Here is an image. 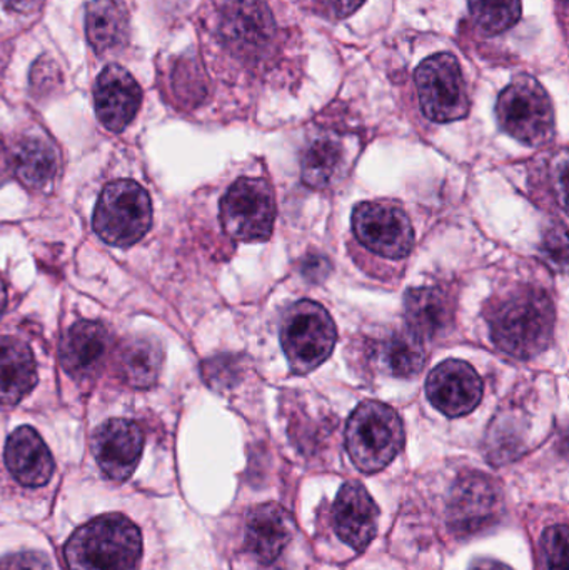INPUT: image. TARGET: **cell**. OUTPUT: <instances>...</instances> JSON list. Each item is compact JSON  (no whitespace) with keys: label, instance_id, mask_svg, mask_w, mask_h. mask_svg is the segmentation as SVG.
Masks as SVG:
<instances>
[{"label":"cell","instance_id":"obj_10","mask_svg":"<svg viewBox=\"0 0 569 570\" xmlns=\"http://www.w3.org/2000/svg\"><path fill=\"white\" fill-rule=\"evenodd\" d=\"M144 449V434L136 422L112 419L104 422L92 439L94 458L102 474L124 482L139 465Z\"/></svg>","mask_w":569,"mask_h":570},{"label":"cell","instance_id":"obj_5","mask_svg":"<svg viewBox=\"0 0 569 570\" xmlns=\"http://www.w3.org/2000/svg\"><path fill=\"white\" fill-rule=\"evenodd\" d=\"M497 117L508 136L527 146H543L553 137V104L547 90L533 77H517L500 94Z\"/></svg>","mask_w":569,"mask_h":570},{"label":"cell","instance_id":"obj_16","mask_svg":"<svg viewBox=\"0 0 569 570\" xmlns=\"http://www.w3.org/2000/svg\"><path fill=\"white\" fill-rule=\"evenodd\" d=\"M294 519L279 504H263L247 515L246 546L261 564H273L293 541Z\"/></svg>","mask_w":569,"mask_h":570},{"label":"cell","instance_id":"obj_17","mask_svg":"<svg viewBox=\"0 0 569 570\" xmlns=\"http://www.w3.org/2000/svg\"><path fill=\"white\" fill-rule=\"evenodd\" d=\"M109 351L110 335L104 325L89 321L77 322L60 342V362L72 377H96Z\"/></svg>","mask_w":569,"mask_h":570},{"label":"cell","instance_id":"obj_14","mask_svg":"<svg viewBox=\"0 0 569 570\" xmlns=\"http://www.w3.org/2000/svg\"><path fill=\"white\" fill-rule=\"evenodd\" d=\"M143 90L133 76L119 66H109L97 77L94 104L100 124L112 132H122L139 112Z\"/></svg>","mask_w":569,"mask_h":570},{"label":"cell","instance_id":"obj_9","mask_svg":"<svg viewBox=\"0 0 569 570\" xmlns=\"http://www.w3.org/2000/svg\"><path fill=\"white\" fill-rule=\"evenodd\" d=\"M353 230L364 247L386 259H404L413 249V226L396 204H361L353 214Z\"/></svg>","mask_w":569,"mask_h":570},{"label":"cell","instance_id":"obj_12","mask_svg":"<svg viewBox=\"0 0 569 570\" xmlns=\"http://www.w3.org/2000/svg\"><path fill=\"white\" fill-rule=\"evenodd\" d=\"M274 19L261 0H230L220 17V36L233 52L256 56L274 39Z\"/></svg>","mask_w":569,"mask_h":570},{"label":"cell","instance_id":"obj_30","mask_svg":"<svg viewBox=\"0 0 569 570\" xmlns=\"http://www.w3.org/2000/svg\"><path fill=\"white\" fill-rule=\"evenodd\" d=\"M366 0H320L321 7L336 19H344L356 12Z\"/></svg>","mask_w":569,"mask_h":570},{"label":"cell","instance_id":"obj_8","mask_svg":"<svg viewBox=\"0 0 569 570\" xmlns=\"http://www.w3.org/2000/svg\"><path fill=\"white\" fill-rule=\"evenodd\" d=\"M276 220V204L269 184L263 179H243L234 183L220 200V223L233 239H269Z\"/></svg>","mask_w":569,"mask_h":570},{"label":"cell","instance_id":"obj_4","mask_svg":"<svg viewBox=\"0 0 569 570\" xmlns=\"http://www.w3.org/2000/svg\"><path fill=\"white\" fill-rule=\"evenodd\" d=\"M153 224L149 194L134 180H117L100 194L94 210V230L104 243L129 247L139 243Z\"/></svg>","mask_w":569,"mask_h":570},{"label":"cell","instance_id":"obj_15","mask_svg":"<svg viewBox=\"0 0 569 570\" xmlns=\"http://www.w3.org/2000/svg\"><path fill=\"white\" fill-rule=\"evenodd\" d=\"M380 509L360 482H346L337 492L333 508V525L337 538L356 549L364 551L377 532Z\"/></svg>","mask_w":569,"mask_h":570},{"label":"cell","instance_id":"obj_18","mask_svg":"<svg viewBox=\"0 0 569 570\" xmlns=\"http://www.w3.org/2000/svg\"><path fill=\"white\" fill-rule=\"evenodd\" d=\"M6 464L13 479L26 488H42L56 469L46 442L27 425L10 434L6 445Z\"/></svg>","mask_w":569,"mask_h":570},{"label":"cell","instance_id":"obj_27","mask_svg":"<svg viewBox=\"0 0 569 570\" xmlns=\"http://www.w3.org/2000/svg\"><path fill=\"white\" fill-rule=\"evenodd\" d=\"M568 528L565 524L548 528L541 535V568L543 570H568Z\"/></svg>","mask_w":569,"mask_h":570},{"label":"cell","instance_id":"obj_6","mask_svg":"<svg viewBox=\"0 0 569 570\" xmlns=\"http://www.w3.org/2000/svg\"><path fill=\"white\" fill-rule=\"evenodd\" d=\"M336 338L333 317L317 302H296L284 315L281 342L291 367L300 374L320 367L333 352Z\"/></svg>","mask_w":569,"mask_h":570},{"label":"cell","instance_id":"obj_1","mask_svg":"<svg viewBox=\"0 0 569 570\" xmlns=\"http://www.w3.org/2000/svg\"><path fill=\"white\" fill-rule=\"evenodd\" d=\"M487 318L498 348L520 361L537 357L553 341V301L534 285H517L493 298Z\"/></svg>","mask_w":569,"mask_h":570},{"label":"cell","instance_id":"obj_29","mask_svg":"<svg viewBox=\"0 0 569 570\" xmlns=\"http://www.w3.org/2000/svg\"><path fill=\"white\" fill-rule=\"evenodd\" d=\"M543 253L547 259H550L555 266L560 267L561 271L567 269L568 259V239L567 227H555L550 230L543 244Z\"/></svg>","mask_w":569,"mask_h":570},{"label":"cell","instance_id":"obj_26","mask_svg":"<svg viewBox=\"0 0 569 570\" xmlns=\"http://www.w3.org/2000/svg\"><path fill=\"white\" fill-rule=\"evenodd\" d=\"M478 26L490 33L507 32L521 17V0H468Z\"/></svg>","mask_w":569,"mask_h":570},{"label":"cell","instance_id":"obj_23","mask_svg":"<svg viewBox=\"0 0 569 570\" xmlns=\"http://www.w3.org/2000/svg\"><path fill=\"white\" fill-rule=\"evenodd\" d=\"M86 33L97 53L114 52L129 39V20L116 0H92L86 10Z\"/></svg>","mask_w":569,"mask_h":570},{"label":"cell","instance_id":"obj_13","mask_svg":"<svg viewBox=\"0 0 569 570\" xmlns=\"http://www.w3.org/2000/svg\"><path fill=\"white\" fill-rule=\"evenodd\" d=\"M501 492L493 478L470 474L458 481L450 504L454 528L463 534H474L500 518Z\"/></svg>","mask_w":569,"mask_h":570},{"label":"cell","instance_id":"obj_22","mask_svg":"<svg viewBox=\"0 0 569 570\" xmlns=\"http://www.w3.org/2000/svg\"><path fill=\"white\" fill-rule=\"evenodd\" d=\"M377 364L384 374L393 377L410 379L420 374L426 361L423 338L414 334L410 327L398 328L384 335L374 345Z\"/></svg>","mask_w":569,"mask_h":570},{"label":"cell","instance_id":"obj_3","mask_svg":"<svg viewBox=\"0 0 569 570\" xmlns=\"http://www.w3.org/2000/svg\"><path fill=\"white\" fill-rule=\"evenodd\" d=\"M404 445V428L390 405L370 401L351 415L346 428V448L351 461L364 474L383 471Z\"/></svg>","mask_w":569,"mask_h":570},{"label":"cell","instance_id":"obj_11","mask_svg":"<svg viewBox=\"0 0 569 570\" xmlns=\"http://www.w3.org/2000/svg\"><path fill=\"white\" fill-rule=\"evenodd\" d=\"M428 399L448 417H463L480 405L483 381L470 364L447 361L438 365L426 382Z\"/></svg>","mask_w":569,"mask_h":570},{"label":"cell","instance_id":"obj_25","mask_svg":"<svg viewBox=\"0 0 569 570\" xmlns=\"http://www.w3.org/2000/svg\"><path fill=\"white\" fill-rule=\"evenodd\" d=\"M346 166L344 147L333 137H320L314 140L303 156V180L313 189L323 190L333 186L344 176Z\"/></svg>","mask_w":569,"mask_h":570},{"label":"cell","instance_id":"obj_7","mask_svg":"<svg viewBox=\"0 0 569 570\" xmlns=\"http://www.w3.org/2000/svg\"><path fill=\"white\" fill-rule=\"evenodd\" d=\"M421 109L438 124L464 119L470 112V97L460 62L451 53L428 57L416 69Z\"/></svg>","mask_w":569,"mask_h":570},{"label":"cell","instance_id":"obj_32","mask_svg":"<svg viewBox=\"0 0 569 570\" xmlns=\"http://www.w3.org/2000/svg\"><path fill=\"white\" fill-rule=\"evenodd\" d=\"M3 6L13 12L33 13L42 6V0H2Z\"/></svg>","mask_w":569,"mask_h":570},{"label":"cell","instance_id":"obj_24","mask_svg":"<svg viewBox=\"0 0 569 570\" xmlns=\"http://www.w3.org/2000/svg\"><path fill=\"white\" fill-rule=\"evenodd\" d=\"M164 354L154 338H129L117 355V371L127 385L134 389H149L159 379Z\"/></svg>","mask_w":569,"mask_h":570},{"label":"cell","instance_id":"obj_19","mask_svg":"<svg viewBox=\"0 0 569 570\" xmlns=\"http://www.w3.org/2000/svg\"><path fill=\"white\" fill-rule=\"evenodd\" d=\"M37 384V365L19 338L0 337V405H17Z\"/></svg>","mask_w":569,"mask_h":570},{"label":"cell","instance_id":"obj_28","mask_svg":"<svg viewBox=\"0 0 569 570\" xmlns=\"http://www.w3.org/2000/svg\"><path fill=\"white\" fill-rule=\"evenodd\" d=\"M0 570H50V561L42 552H16L0 559Z\"/></svg>","mask_w":569,"mask_h":570},{"label":"cell","instance_id":"obj_21","mask_svg":"<svg viewBox=\"0 0 569 570\" xmlns=\"http://www.w3.org/2000/svg\"><path fill=\"white\" fill-rule=\"evenodd\" d=\"M12 173L30 190H47L59 173V156L52 144L40 137L20 139L9 154Z\"/></svg>","mask_w":569,"mask_h":570},{"label":"cell","instance_id":"obj_35","mask_svg":"<svg viewBox=\"0 0 569 570\" xmlns=\"http://www.w3.org/2000/svg\"><path fill=\"white\" fill-rule=\"evenodd\" d=\"M6 305H7L6 285H3L2 279H0V317H2L3 311H6Z\"/></svg>","mask_w":569,"mask_h":570},{"label":"cell","instance_id":"obj_33","mask_svg":"<svg viewBox=\"0 0 569 570\" xmlns=\"http://www.w3.org/2000/svg\"><path fill=\"white\" fill-rule=\"evenodd\" d=\"M10 174H12V163H10L9 153L0 144V187L9 180Z\"/></svg>","mask_w":569,"mask_h":570},{"label":"cell","instance_id":"obj_20","mask_svg":"<svg viewBox=\"0 0 569 570\" xmlns=\"http://www.w3.org/2000/svg\"><path fill=\"white\" fill-rule=\"evenodd\" d=\"M404 312L411 331L421 338H434L453 324V301L440 287L411 288Z\"/></svg>","mask_w":569,"mask_h":570},{"label":"cell","instance_id":"obj_2","mask_svg":"<svg viewBox=\"0 0 569 570\" xmlns=\"http://www.w3.org/2000/svg\"><path fill=\"white\" fill-rule=\"evenodd\" d=\"M63 558L69 570H139L143 535L126 515H100L73 532Z\"/></svg>","mask_w":569,"mask_h":570},{"label":"cell","instance_id":"obj_34","mask_svg":"<svg viewBox=\"0 0 569 570\" xmlns=\"http://www.w3.org/2000/svg\"><path fill=\"white\" fill-rule=\"evenodd\" d=\"M470 570H513L508 568L503 562L493 561V559H481V561L474 562Z\"/></svg>","mask_w":569,"mask_h":570},{"label":"cell","instance_id":"obj_31","mask_svg":"<svg viewBox=\"0 0 569 570\" xmlns=\"http://www.w3.org/2000/svg\"><path fill=\"white\" fill-rule=\"evenodd\" d=\"M331 266L327 263L326 257L323 256H311L304 259V276L310 277L313 283H317V281H323L324 277L330 273Z\"/></svg>","mask_w":569,"mask_h":570}]
</instances>
